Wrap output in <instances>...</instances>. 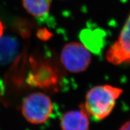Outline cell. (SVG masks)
Returning <instances> with one entry per match:
<instances>
[{
  "instance_id": "6da1fadb",
  "label": "cell",
  "mask_w": 130,
  "mask_h": 130,
  "mask_svg": "<svg viewBox=\"0 0 130 130\" xmlns=\"http://www.w3.org/2000/svg\"><path fill=\"white\" fill-rule=\"evenodd\" d=\"M122 92L121 89L111 85L95 86L88 91L85 103L80 107L89 116L101 121L109 116Z\"/></svg>"
},
{
  "instance_id": "7a4b0ae2",
  "label": "cell",
  "mask_w": 130,
  "mask_h": 130,
  "mask_svg": "<svg viewBox=\"0 0 130 130\" xmlns=\"http://www.w3.org/2000/svg\"><path fill=\"white\" fill-rule=\"evenodd\" d=\"M53 104L44 93L36 92L25 98L22 105V113L26 120L32 124L45 123L51 116Z\"/></svg>"
},
{
  "instance_id": "3957f363",
  "label": "cell",
  "mask_w": 130,
  "mask_h": 130,
  "mask_svg": "<svg viewBox=\"0 0 130 130\" xmlns=\"http://www.w3.org/2000/svg\"><path fill=\"white\" fill-rule=\"evenodd\" d=\"M90 51L82 43L71 42L65 45L60 54L61 63L71 73L84 72L91 63Z\"/></svg>"
},
{
  "instance_id": "277c9868",
  "label": "cell",
  "mask_w": 130,
  "mask_h": 130,
  "mask_svg": "<svg viewBox=\"0 0 130 130\" xmlns=\"http://www.w3.org/2000/svg\"><path fill=\"white\" fill-rule=\"evenodd\" d=\"M60 126L62 130H89V115L81 107L68 111L61 117Z\"/></svg>"
},
{
  "instance_id": "5b68a950",
  "label": "cell",
  "mask_w": 130,
  "mask_h": 130,
  "mask_svg": "<svg viewBox=\"0 0 130 130\" xmlns=\"http://www.w3.org/2000/svg\"><path fill=\"white\" fill-rule=\"evenodd\" d=\"M30 82L42 87H50L57 82V76L54 69L46 64H36Z\"/></svg>"
},
{
  "instance_id": "8992f818",
  "label": "cell",
  "mask_w": 130,
  "mask_h": 130,
  "mask_svg": "<svg viewBox=\"0 0 130 130\" xmlns=\"http://www.w3.org/2000/svg\"><path fill=\"white\" fill-rule=\"evenodd\" d=\"M83 44L89 51L95 53H100L104 46V34L101 30H84L79 35Z\"/></svg>"
},
{
  "instance_id": "52a82bcc",
  "label": "cell",
  "mask_w": 130,
  "mask_h": 130,
  "mask_svg": "<svg viewBox=\"0 0 130 130\" xmlns=\"http://www.w3.org/2000/svg\"><path fill=\"white\" fill-rule=\"evenodd\" d=\"M51 0H22L26 10L37 18H43L48 14Z\"/></svg>"
},
{
  "instance_id": "ba28073f",
  "label": "cell",
  "mask_w": 130,
  "mask_h": 130,
  "mask_svg": "<svg viewBox=\"0 0 130 130\" xmlns=\"http://www.w3.org/2000/svg\"><path fill=\"white\" fill-rule=\"evenodd\" d=\"M106 59L111 64L118 65L130 63V54L126 51L116 41L106 53Z\"/></svg>"
},
{
  "instance_id": "9c48e42d",
  "label": "cell",
  "mask_w": 130,
  "mask_h": 130,
  "mask_svg": "<svg viewBox=\"0 0 130 130\" xmlns=\"http://www.w3.org/2000/svg\"><path fill=\"white\" fill-rule=\"evenodd\" d=\"M16 42L13 39L3 38L0 40V61L9 60L15 54Z\"/></svg>"
},
{
  "instance_id": "30bf717a",
  "label": "cell",
  "mask_w": 130,
  "mask_h": 130,
  "mask_svg": "<svg viewBox=\"0 0 130 130\" xmlns=\"http://www.w3.org/2000/svg\"><path fill=\"white\" fill-rule=\"evenodd\" d=\"M117 42L122 48L130 54V14L126 18Z\"/></svg>"
},
{
  "instance_id": "8fae6325",
  "label": "cell",
  "mask_w": 130,
  "mask_h": 130,
  "mask_svg": "<svg viewBox=\"0 0 130 130\" xmlns=\"http://www.w3.org/2000/svg\"><path fill=\"white\" fill-rule=\"evenodd\" d=\"M119 130H130V121L125 123L121 126Z\"/></svg>"
},
{
  "instance_id": "7c38bea8",
  "label": "cell",
  "mask_w": 130,
  "mask_h": 130,
  "mask_svg": "<svg viewBox=\"0 0 130 130\" xmlns=\"http://www.w3.org/2000/svg\"><path fill=\"white\" fill-rule=\"evenodd\" d=\"M4 26H3L2 22H1V21H0V37L2 36L3 31H4Z\"/></svg>"
}]
</instances>
